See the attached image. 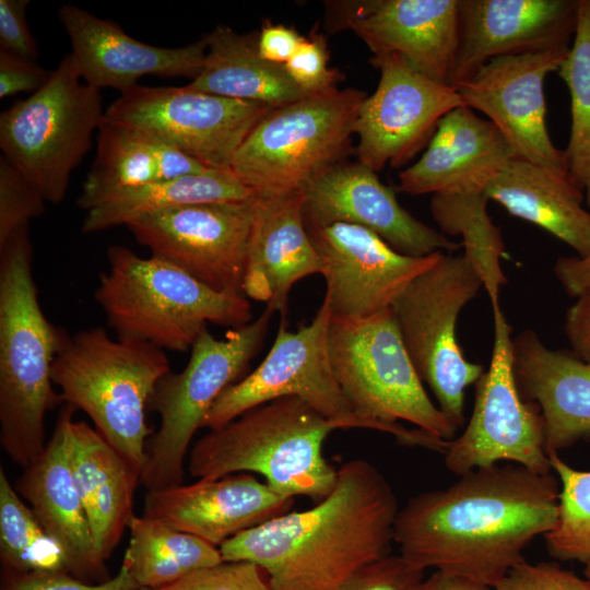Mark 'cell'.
<instances>
[{
    "label": "cell",
    "instance_id": "2e32d148",
    "mask_svg": "<svg viewBox=\"0 0 590 590\" xmlns=\"http://www.w3.org/2000/svg\"><path fill=\"white\" fill-rule=\"evenodd\" d=\"M371 63L380 79L359 108L354 133L358 162L377 173L411 161L439 120L464 104L453 86L425 76L397 55L373 57Z\"/></svg>",
    "mask_w": 590,
    "mask_h": 590
},
{
    "label": "cell",
    "instance_id": "f546056e",
    "mask_svg": "<svg viewBox=\"0 0 590 590\" xmlns=\"http://www.w3.org/2000/svg\"><path fill=\"white\" fill-rule=\"evenodd\" d=\"M208 169L145 133L104 118L96 156L76 204L87 212L122 191Z\"/></svg>",
    "mask_w": 590,
    "mask_h": 590
},
{
    "label": "cell",
    "instance_id": "277c9868",
    "mask_svg": "<svg viewBox=\"0 0 590 590\" xmlns=\"http://www.w3.org/2000/svg\"><path fill=\"white\" fill-rule=\"evenodd\" d=\"M328 350L341 390L369 429L445 453L458 428L427 394L391 308L364 319L331 316Z\"/></svg>",
    "mask_w": 590,
    "mask_h": 590
},
{
    "label": "cell",
    "instance_id": "ba28073f",
    "mask_svg": "<svg viewBox=\"0 0 590 590\" xmlns=\"http://www.w3.org/2000/svg\"><path fill=\"white\" fill-rule=\"evenodd\" d=\"M366 97L334 87L273 108L246 137L231 170L259 197L303 190L342 162Z\"/></svg>",
    "mask_w": 590,
    "mask_h": 590
},
{
    "label": "cell",
    "instance_id": "7dc6e473",
    "mask_svg": "<svg viewBox=\"0 0 590 590\" xmlns=\"http://www.w3.org/2000/svg\"><path fill=\"white\" fill-rule=\"evenodd\" d=\"M565 331L571 352L590 364V293L578 296L568 308Z\"/></svg>",
    "mask_w": 590,
    "mask_h": 590
},
{
    "label": "cell",
    "instance_id": "7bdbcfd3",
    "mask_svg": "<svg viewBox=\"0 0 590 590\" xmlns=\"http://www.w3.org/2000/svg\"><path fill=\"white\" fill-rule=\"evenodd\" d=\"M125 560L116 576L98 585H90L69 573L23 574L11 582L8 590H137Z\"/></svg>",
    "mask_w": 590,
    "mask_h": 590
},
{
    "label": "cell",
    "instance_id": "c3c4849f",
    "mask_svg": "<svg viewBox=\"0 0 590 590\" xmlns=\"http://www.w3.org/2000/svg\"><path fill=\"white\" fill-rule=\"evenodd\" d=\"M554 272L569 295L578 297L590 293V253L558 258Z\"/></svg>",
    "mask_w": 590,
    "mask_h": 590
},
{
    "label": "cell",
    "instance_id": "bcb514c9",
    "mask_svg": "<svg viewBox=\"0 0 590 590\" xmlns=\"http://www.w3.org/2000/svg\"><path fill=\"white\" fill-rule=\"evenodd\" d=\"M305 37L282 24L266 23L257 35L259 55L267 61L285 64Z\"/></svg>",
    "mask_w": 590,
    "mask_h": 590
},
{
    "label": "cell",
    "instance_id": "44dd1931",
    "mask_svg": "<svg viewBox=\"0 0 590 590\" xmlns=\"http://www.w3.org/2000/svg\"><path fill=\"white\" fill-rule=\"evenodd\" d=\"M578 7L579 0H459L450 85L497 57L569 48Z\"/></svg>",
    "mask_w": 590,
    "mask_h": 590
},
{
    "label": "cell",
    "instance_id": "836d02e7",
    "mask_svg": "<svg viewBox=\"0 0 590 590\" xmlns=\"http://www.w3.org/2000/svg\"><path fill=\"white\" fill-rule=\"evenodd\" d=\"M483 193H437L430 199L432 216L441 233L461 236L463 255L483 282L492 308L499 307V293L507 279L500 260L507 256L499 228L487 212Z\"/></svg>",
    "mask_w": 590,
    "mask_h": 590
},
{
    "label": "cell",
    "instance_id": "f1b7e54d",
    "mask_svg": "<svg viewBox=\"0 0 590 590\" xmlns=\"http://www.w3.org/2000/svg\"><path fill=\"white\" fill-rule=\"evenodd\" d=\"M487 200L554 235L578 256L590 253V212L585 193L568 173L515 157L489 181Z\"/></svg>",
    "mask_w": 590,
    "mask_h": 590
},
{
    "label": "cell",
    "instance_id": "74e56055",
    "mask_svg": "<svg viewBox=\"0 0 590 590\" xmlns=\"http://www.w3.org/2000/svg\"><path fill=\"white\" fill-rule=\"evenodd\" d=\"M46 200L3 155L0 157V247L32 219L43 214Z\"/></svg>",
    "mask_w": 590,
    "mask_h": 590
},
{
    "label": "cell",
    "instance_id": "b9f144b4",
    "mask_svg": "<svg viewBox=\"0 0 590 590\" xmlns=\"http://www.w3.org/2000/svg\"><path fill=\"white\" fill-rule=\"evenodd\" d=\"M493 590H590V581L554 563H519Z\"/></svg>",
    "mask_w": 590,
    "mask_h": 590
},
{
    "label": "cell",
    "instance_id": "4316f807",
    "mask_svg": "<svg viewBox=\"0 0 590 590\" xmlns=\"http://www.w3.org/2000/svg\"><path fill=\"white\" fill-rule=\"evenodd\" d=\"M69 404L58 415L54 432L39 457L24 468L15 489L31 506L39 523L63 548L72 576L101 575L86 512L76 489L68 452Z\"/></svg>",
    "mask_w": 590,
    "mask_h": 590
},
{
    "label": "cell",
    "instance_id": "e575fe53",
    "mask_svg": "<svg viewBox=\"0 0 590 590\" xmlns=\"http://www.w3.org/2000/svg\"><path fill=\"white\" fill-rule=\"evenodd\" d=\"M0 553L3 564L23 574L69 573L62 546L47 533L0 469Z\"/></svg>",
    "mask_w": 590,
    "mask_h": 590
},
{
    "label": "cell",
    "instance_id": "9a60e30c",
    "mask_svg": "<svg viewBox=\"0 0 590 590\" xmlns=\"http://www.w3.org/2000/svg\"><path fill=\"white\" fill-rule=\"evenodd\" d=\"M257 198L172 208L134 217L126 226L151 256L214 291L244 294Z\"/></svg>",
    "mask_w": 590,
    "mask_h": 590
},
{
    "label": "cell",
    "instance_id": "d4e9b609",
    "mask_svg": "<svg viewBox=\"0 0 590 590\" xmlns=\"http://www.w3.org/2000/svg\"><path fill=\"white\" fill-rule=\"evenodd\" d=\"M304 192L257 198L247 248L243 292L285 317L292 287L302 279L323 274V261L304 220Z\"/></svg>",
    "mask_w": 590,
    "mask_h": 590
},
{
    "label": "cell",
    "instance_id": "83f0119b",
    "mask_svg": "<svg viewBox=\"0 0 590 590\" xmlns=\"http://www.w3.org/2000/svg\"><path fill=\"white\" fill-rule=\"evenodd\" d=\"M74 411L68 420L71 471L96 553L105 562L135 516L133 497L140 473L94 427L75 421Z\"/></svg>",
    "mask_w": 590,
    "mask_h": 590
},
{
    "label": "cell",
    "instance_id": "cb8c5ba5",
    "mask_svg": "<svg viewBox=\"0 0 590 590\" xmlns=\"http://www.w3.org/2000/svg\"><path fill=\"white\" fill-rule=\"evenodd\" d=\"M517 157L488 119L460 106L446 114L421 158L399 174V188L412 194L483 193Z\"/></svg>",
    "mask_w": 590,
    "mask_h": 590
},
{
    "label": "cell",
    "instance_id": "ab89813d",
    "mask_svg": "<svg viewBox=\"0 0 590 590\" xmlns=\"http://www.w3.org/2000/svg\"><path fill=\"white\" fill-rule=\"evenodd\" d=\"M253 563L222 562L170 583L174 590H272Z\"/></svg>",
    "mask_w": 590,
    "mask_h": 590
},
{
    "label": "cell",
    "instance_id": "7a4b0ae2",
    "mask_svg": "<svg viewBox=\"0 0 590 590\" xmlns=\"http://www.w3.org/2000/svg\"><path fill=\"white\" fill-rule=\"evenodd\" d=\"M399 509L384 474L353 459L317 505L274 517L219 550L224 562L261 568L272 590H341L362 567L390 554Z\"/></svg>",
    "mask_w": 590,
    "mask_h": 590
},
{
    "label": "cell",
    "instance_id": "ac0fdd59",
    "mask_svg": "<svg viewBox=\"0 0 590 590\" xmlns=\"http://www.w3.org/2000/svg\"><path fill=\"white\" fill-rule=\"evenodd\" d=\"M306 228L323 261L324 299L337 318L364 319L391 308L442 253L406 256L374 232L349 223Z\"/></svg>",
    "mask_w": 590,
    "mask_h": 590
},
{
    "label": "cell",
    "instance_id": "6da1fadb",
    "mask_svg": "<svg viewBox=\"0 0 590 590\" xmlns=\"http://www.w3.org/2000/svg\"><path fill=\"white\" fill-rule=\"evenodd\" d=\"M558 495L554 472L512 463L475 469L409 499L398 511L393 539L400 554L424 570L494 588L524 560L528 544L555 527Z\"/></svg>",
    "mask_w": 590,
    "mask_h": 590
},
{
    "label": "cell",
    "instance_id": "7c38bea8",
    "mask_svg": "<svg viewBox=\"0 0 590 590\" xmlns=\"http://www.w3.org/2000/svg\"><path fill=\"white\" fill-rule=\"evenodd\" d=\"M494 344L488 369L475 384L472 415L444 453L447 470L463 475L475 469L515 462L535 473L553 472L539 406L521 396L512 364L511 327L493 309Z\"/></svg>",
    "mask_w": 590,
    "mask_h": 590
},
{
    "label": "cell",
    "instance_id": "3957f363",
    "mask_svg": "<svg viewBox=\"0 0 590 590\" xmlns=\"http://www.w3.org/2000/svg\"><path fill=\"white\" fill-rule=\"evenodd\" d=\"M28 226L0 247V442L23 469L43 452L44 421L62 402L51 369L64 330L45 316Z\"/></svg>",
    "mask_w": 590,
    "mask_h": 590
},
{
    "label": "cell",
    "instance_id": "d590c367",
    "mask_svg": "<svg viewBox=\"0 0 590 590\" xmlns=\"http://www.w3.org/2000/svg\"><path fill=\"white\" fill-rule=\"evenodd\" d=\"M556 72L570 95V135L564 150L567 170L590 206V0H579L573 44Z\"/></svg>",
    "mask_w": 590,
    "mask_h": 590
},
{
    "label": "cell",
    "instance_id": "816d5d0a",
    "mask_svg": "<svg viewBox=\"0 0 590 590\" xmlns=\"http://www.w3.org/2000/svg\"><path fill=\"white\" fill-rule=\"evenodd\" d=\"M150 590H174L172 585H166V586H163V587H158V588H153V589H150Z\"/></svg>",
    "mask_w": 590,
    "mask_h": 590
},
{
    "label": "cell",
    "instance_id": "e0dca14e",
    "mask_svg": "<svg viewBox=\"0 0 590 590\" xmlns=\"http://www.w3.org/2000/svg\"><path fill=\"white\" fill-rule=\"evenodd\" d=\"M569 48L494 58L455 87L464 106L495 125L518 158L560 173L568 170L547 131L544 81Z\"/></svg>",
    "mask_w": 590,
    "mask_h": 590
},
{
    "label": "cell",
    "instance_id": "7402d4cb",
    "mask_svg": "<svg viewBox=\"0 0 590 590\" xmlns=\"http://www.w3.org/2000/svg\"><path fill=\"white\" fill-rule=\"evenodd\" d=\"M58 16L70 38L71 56L81 79L98 90L111 87L121 94L145 75L193 80L202 71L206 54L203 37L182 47H157L72 4L61 5Z\"/></svg>",
    "mask_w": 590,
    "mask_h": 590
},
{
    "label": "cell",
    "instance_id": "52a82bcc",
    "mask_svg": "<svg viewBox=\"0 0 590 590\" xmlns=\"http://www.w3.org/2000/svg\"><path fill=\"white\" fill-rule=\"evenodd\" d=\"M169 371L163 350L90 328L72 335L64 330L51 377L62 401L83 411L141 476L151 437L146 410Z\"/></svg>",
    "mask_w": 590,
    "mask_h": 590
},
{
    "label": "cell",
    "instance_id": "8992f818",
    "mask_svg": "<svg viewBox=\"0 0 590 590\" xmlns=\"http://www.w3.org/2000/svg\"><path fill=\"white\" fill-rule=\"evenodd\" d=\"M107 262L94 298L118 339L185 352L209 322L234 329L252 320L244 294L214 291L153 256L113 245Z\"/></svg>",
    "mask_w": 590,
    "mask_h": 590
},
{
    "label": "cell",
    "instance_id": "603a6c76",
    "mask_svg": "<svg viewBox=\"0 0 590 590\" xmlns=\"http://www.w3.org/2000/svg\"><path fill=\"white\" fill-rule=\"evenodd\" d=\"M293 500L249 474L227 475L148 491L142 516L220 547L235 535L287 512Z\"/></svg>",
    "mask_w": 590,
    "mask_h": 590
},
{
    "label": "cell",
    "instance_id": "4fadbf2b",
    "mask_svg": "<svg viewBox=\"0 0 590 590\" xmlns=\"http://www.w3.org/2000/svg\"><path fill=\"white\" fill-rule=\"evenodd\" d=\"M273 108L187 85H137L110 104L105 120L145 133L208 168L231 170L246 137Z\"/></svg>",
    "mask_w": 590,
    "mask_h": 590
},
{
    "label": "cell",
    "instance_id": "ee69618b",
    "mask_svg": "<svg viewBox=\"0 0 590 590\" xmlns=\"http://www.w3.org/2000/svg\"><path fill=\"white\" fill-rule=\"evenodd\" d=\"M28 0H0V49L36 61L38 47L26 22Z\"/></svg>",
    "mask_w": 590,
    "mask_h": 590
},
{
    "label": "cell",
    "instance_id": "d6986e66",
    "mask_svg": "<svg viewBox=\"0 0 590 590\" xmlns=\"http://www.w3.org/2000/svg\"><path fill=\"white\" fill-rule=\"evenodd\" d=\"M334 25L353 31L373 57L397 55L425 76L450 85L459 32V0L331 2Z\"/></svg>",
    "mask_w": 590,
    "mask_h": 590
},
{
    "label": "cell",
    "instance_id": "8fae6325",
    "mask_svg": "<svg viewBox=\"0 0 590 590\" xmlns=\"http://www.w3.org/2000/svg\"><path fill=\"white\" fill-rule=\"evenodd\" d=\"M483 287L464 255L442 252L391 306L420 378L457 428L464 423L465 390L484 374L483 365L464 357L457 341V321L462 308Z\"/></svg>",
    "mask_w": 590,
    "mask_h": 590
},
{
    "label": "cell",
    "instance_id": "f35d334b",
    "mask_svg": "<svg viewBox=\"0 0 590 590\" xmlns=\"http://www.w3.org/2000/svg\"><path fill=\"white\" fill-rule=\"evenodd\" d=\"M283 67L293 82L308 94L334 88L340 75L329 68L327 43L321 34L305 37Z\"/></svg>",
    "mask_w": 590,
    "mask_h": 590
},
{
    "label": "cell",
    "instance_id": "9c48e42d",
    "mask_svg": "<svg viewBox=\"0 0 590 590\" xmlns=\"http://www.w3.org/2000/svg\"><path fill=\"white\" fill-rule=\"evenodd\" d=\"M81 80L68 54L40 90L0 116L2 155L54 204L64 199L105 118L101 90Z\"/></svg>",
    "mask_w": 590,
    "mask_h": 590
},
{
    "label": "cell",
    "instance_id": "60d3db41",
    "mask_svg": "<svg viewBox=\"0 0 590 590\" xmlns=\"http://www.w3.org/2000/svg\"><path fill=\"white\" fill-rule=\"evenodd\" d=\"M424 569L403 555H385L362 567L341 590H416Z\"/></svg>",
    "mask_w": 590,
    "mask_h": 590
},
{
    "label": "cell",
    "instance_id": "8d00e7d4",
    "mask_svg": "<svg viewBox=\"0 0 590 590\" xmlns=\"http://www.w3.org/2000/svg\"><path fill=\"white\" fill-rule=\"evenodd\" d=\"M550 462L559 482L555 527L544 535L551 556L560 560L590 562V471L576 470L558 455Z\"/></svg>",
    "mask_w": 590,
    "mask_h": 590
},
{
    "label": "cell",
    "instance_id": "5bb4252c",
    "mask_svg": "<svg viewBox=\"0 0 590 590\" xmlns=\"http://www.w3.org/2000/svg\"><path fill=\"white\" fill-rule=\"evenodd\" d=\"M330 319L324 298L311 322L296 331H290L282 317L269 353L251 373L224 390L203 427L217 428L253 406L296 397L343 429H369L354 413L333 373L328 350Z\"/></svg>",
    "mask_w": 590,
    "mask_h": 590
},
{
    "label": "cell",
    "instance_id": "484cf974",
    "mask_svg": "<svg viewBox=\"0 0 590 590\" xmlns=\"http://www.w3.org/2000/svg\"><path fill=\"white\" fill-rule=\"evenodd\" d=\"M518 389L534 402L545 425L548 457L590 438V364L573 352L550 350L532 330L512 339Z\"/></svg>",
    "mask_w": 590,
    "mask_h": 590
},
{
    "label": "cell",
    "instance_id": "f907efd6",
    "mask_svg": "<svg viewBox=\"0 0 590 590\" xmlns=\"http://www.w3.org/2000/svg\"><path fill=\"white\" fill-rule=\"evenodd\" d=\"M585 578L590 581V562L586 564Z\"/></svg>",
    "mask_w": 590,
    "mask_h": 590
},
{
    "label": "cell",
    "instance_id": "681fc988",
    "mask_svg": "<svg viewBox=\"0 0 590 590\" xmlns=\"http://www.w3.org/2000/svg\"><path fill=\"white\" fill-rule=\"evenodd\" d=\"M416 590H493V588L463 576L436 570L423 579Z\"/></svg>",
    "mask_w": 590,
    "mask_h": 590
},
{
    "label": "cell",
    "instance_id": "d6a6232c",
    "mask_svg": "<svg viewBox=\"0 0 590 590\" xmlns=\"http://www.w3.org/2000/svg\"><path fill=\"white\" fill-rule=\"evenodd\" d=\"M123 559L139 588H158L221 564L219 547L163 521L134 516Z\"/></svg>",
    "mask_w": 590,
    "mask_h": 590
},
{
    "label": "cell",
    "instance_id": "ffe728a7",
    "mask_svg": "<svg viewBox=\"0 0 590 590\" xmlns=\"http://www.w3.org/2000/svg\"><path fill=\"white\" fill-rule=\"evenodd\" d=\"M307 227L333 223L363 226L400 253L426 257L455 251L460 243L449 239L415 219L398 202L393 190L361 162H340L314 178L304 189Z\"/></svg>",
    "mask_w": 590,
    "mask_h": 590
},
{
    "label": "cell",
    "instance_id": "30bf717a",
    "mask_svg": "<svg viewBox=\"0 0 590 590\" xmlns=\"http://www.w3.org/2000/svg\"><path fill=\"white\" fill-rule=\"evenodd\" d=\"M273 314L266 307L258 318L229 330L222 339L204 329L192 344L185 368L169 371L158 381L150 409L158 414L160 425L148 441L140 476L148 491L182 484L193 435L203 427L217 398L260 351Z\"/></svg>",
    "mask_w": 590,
    "mask_h": 590
},
{
    "label": "cell",
    "instance_id": "1f68e13d",
    "mask_svg": "<svg viewBox=\"0 0 590 590\" xmlns=\"http://www.w3.org/2000/svg\"><path fill=\"white\" fill-rule=\"evenodd\" d=\"M256 196L232 170L210 168L122 191L87 211L82 232L96 233L126 225L140 215L172 208L241 201Z\"/></svg>",
    "mask_w": 590,
    "mask_h": 590
},
{
    "label": "cell",
    "instance_id": "5b68a950",
    "mask_svg": "<svg viewBox=\"0 0 590 590\" xmlns=\"http://www.w3.org/2000/svg\"><path fill=\"white\" fill-rule=\"evenodd\" d=\"M335 429L343 428L302 399L279 398L209 429L191 447L188 471L198 479L255 472L283 497L321 499L337 483L338 470L322 451Z\"/></svg>",
    "mask_w": 590,
    "mask_h": 590
},
{
    "label": "cell",
    "instance_id": "f6af8a7d",
    "mask_svg": "<svg viewBox=\"0 0 590 590\" xmlns=\"http://www.w3.org/2000/svg\"><path fill=\"white\" fill-rule=\"evenodd\" d=\"M50 74L35 61L0 49V98L33 94L47 83Z\"/></svg>",
    "mask_w": 590,
    "mask_h": 590
},
{
    "label": "cell",
    "instance_id": "4dcf8cb0",
    "mask_svg": "<svg viewBox=\"0 0 590 590\" xmlns=\"http://www.w3.org/2000/svg\"><path fill=\"white\" fill-rule=\"evenodd\" d=\"M202 71L187 86L229 98L283 106L311 94L297 86L281 64L264 60L257 35L219 25L204 35Z\"/></svg>",
    "mask_w": 590,
    "mask_h": 590
}]
</instances>
